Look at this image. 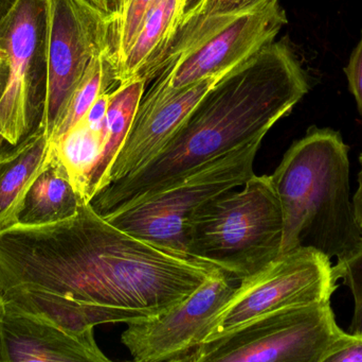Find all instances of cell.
Here are the masks:
<instances>
[{
    "instance_id": "6da1fadb",
    "label": "cell",
    "mask_w": 362,
    "mask_h": 362,
    "mask_svg": "<svg viewBox=\"0 0 362 362\" xmlns=\"http://www.w3.org/2000/svg\"><path fill=\"white\" fill-rule=\"evenodd\" d=\"M217 268L148 244L84 202L74 216L0 231V298L66 329L151 320Z\"/></svg>"
},
{
    "instance_id": "7a4b0ae2",
    "label": "cell",
    "mask_w": 362,
    "mask_h": 362,
    "mask_svg": "<svg viewBox=\"0 0 362 362\" xmlns=\"http://www.w3.org/2000/svg\"><path fill=\"white\" fill-rule=\"evenodd\" d=\"M310 87V76L291 44L286 40L272 43L223 74L154 159L100 191L89 203L107 216L265 137Z\"/></svg>"
},
{
    "instance_id": "3957f363",
    "label": "cell",
    "mask_w": 362,
    "mask_h": 362,
    "mask_svg": "<svg viewBox=\"0 0 362 362\" xmlns=\"http://www.w3.org/2000/svg\"><path fill=\"white\" fill-rule=\"evenodd\" d=\"M283 216L281 254L310 248L344 259L362 239L351 199L349 147L341 134L313 125L272 174Z\"/></svg>"
},
{
    "instance_id": "277c9868",
    "label": "cell",
    "mask_w": 362,
    "mask_h": 362,
    "mask_svg": "<svg viewBox=\"0 0 362 362\" xmlns=\"http://www.w3.org/2000/svg\"><path fill=\"white\" fill-rule=\"evenodd\" d=\"M283 216L272 176L253 174L198 208L187 223V256L242 281L281 254Z\"/></svg>"
},
{
    "instance_id": "5b68a950",
    "label": "cell",
    "mask_w": 362,
    "mask_h": 362,
    "mask_svg": "<svg viewBox=\"0 0 362 362\" xmlns=\"http://www.w3.org/2000/svg\"><path fill=\"white\" fill-rule=\"evenodd\" d=\"M263 140L255 138L209 162L180 182L104 218L148 244L187 257V221L206 202L243 186L255 174L253 164Z\"/></svg>"
},
{
    "instance_id": "8992f818",
    "label": "cell",
    "mask_w": 362,
    "mask_h": 362,
    "mask_svg": "<svg viewBox=\"0 0 362 362\" xmlns=\"http://www.w3.org/2000/svg\"><path fill=\"white\" fill-rule=\"evenodd\" d=\"M47 0H17L0 21L8 81L0 100V159L45 125L48 99Z\"/></svg>"
},
{
    "instance_id": "52a82bcc",
    "label": "cell",
    "mask_w": 362,
    "mask_h": 362,
    "mask_svg": "<svg viewBox=\"0 0 362 362\" xmlns=\"http://www.w3.org/2000/svg\"><path fill=\"white\" fill-rule=\"evenodd\" d=\"M340 332L331 301L293 306L204 342L187 362H322Z\"/></svg>"
},
{
    "instance_id": "ba28073f",
    "label": "cell",
    "mask_w": 362,
    "mask_h": 362,
    "mask_svg": "<svg viewBox=\"0 0 362 362\" xmlns=\"http://www.w3.org/2000/svg\"><path fill=\"white\" fill-rule=\"evenodd\" d=\"M287 21L279 0H259L170 62L144 91L137 111L146 110L204 79L227 74L274 43Z\"/></svg>"
},
{
    "instance_id": "9c48e42d",
    "label": "cell",
    "mask_w": 362,
    "mask_h": 362,
    "mask_svg": "<svg viewBox=\"0 0 362 362\" xmlns=\"http://www.w3.org/2000/svg\"><path fill=\"white\" fill-rule=\"evenodd\" d=\"M331 259L310 248L282 253L240 281L213 323L204 342L276 310L331 301L336 289Z\"/></svg>"
},
{
    "instance_id": "30bf717a",
    "label": "cell",
    "mask_w": 362,
    "mask_h": 362,
    "mask_svg": "<svg viewBox=\"0 0 362 362\" xmlns=\"http://www.w3.org/2000/svg\"><path fill=\"white\" fill-rule=\"evenodd\" d=\"M47 4L48 99L44 123L51 138L93 60L110 53L118 64V30L117 23L86 0Z\"/></svg>"
},
{
    "instance_id": "8fae6325",
    "label": "cell",
    "mask_w": 362,
    "mask_h": 362,
    "mask_svg": "<svg viewBox=\"0 0 362 362\" xmlns=\"http://www.w3.org/2000/svg\"><path fill=\"white\" fill-rule=\"evenodd\" d=\"M235 287L215 269L189 297L151 320L129 323L121 342L137 362H187Z\"/></svg>"
},
{
    "instance_id": "7c38bea8",
    "label": "cell",
    "mask_w": 362,
    "mask_h": 362,
    "mask_svg": "<svg viewBox=\"0 0 362 362\" xmlns=\"http://www.w3.org/2000/svg\"><path fill=\"white\" fill-rule=\"evenodd\" d=\"M106 361L95 329H66L0 300V362Z\"/></svg>"
},
{
    "instance_id": "4fadbf2b",
    "label": "cell",
    "mask_w": 362,
    "mask_h": 362,
    "mask_svg": "<svg viewBox=\"0 0 362 362\" xmlns=\"http://www.w3.org/2000/svg\"><path fill=\"white\" fill-rule=\"evenodd\" d=\"M223 76L204 79L146 110L137 111L129 135L108 172L106 187L154 159L196 104Z\"/></svg>"
},
{
    "instance_id": "5bb4252c",
    "label": "cell",
    "mask_w": 362,
    "mask_h": 362,
    "mask_svg": "<svg viewBox=\"0 0 362 362\" xmlns=\"http://www.w3.org/2000/svg\"><path fill=\"white\" fill-rule=\"evenodd\" d=\"M112 89L102 94L82 120L52 142L53 151L67 170L84 202L97 193V179L105 146V125Z\"/></svg>"
},
{
    "instance_id": "9a60e30c",
    "label": "cell",
    "mask_w": 362,
    "mask_h": 362,
    "mask_svg": "<svg viewBox=\"0 0 362 362\" xmlns=\"http://www.w3.org/2000/svg\"><path fill=\"white\" fill-rule=\"evenodd\" d=\"M84 203L68 176L67 170L55 154L34 179L25 193L15 225L40 227L74 216Z\"/></svg>"
},
{
    "instance_id": "2e32d148",
    "label": "cell",
    "mask_w": 362,
    "mask_h": 362,
    "mask_svg": "<svg viewBox=\"0 0 362 362\" xmlns=\"http://www.w3.org/2000/svg\"><path fill=\"white\" fill-rule=\"evenodd\" d=\"M51 153L52 142L42 125L21 146L0 159V231L15 225L25 193L48 163Z\"/></svg>"
},
{
    "instance_id": "e0dca14e",
    "label": "cell",
    "mask_w": 362,
    "mask_h": 362,
    "mask_svg": "<svg viewBox=\"0 0 362 362\" xmlns=\"http://www.w3.org/2000/svg\"><path fill=\"white\" fill-rule=\"evenodd\" d=\"M259 0H204L202 6L185 21L172 30L167 40L152 55L150 64L156 69L187 50L196 40L225 25L236 14L255 6Z\"/></svg>"
},
{
    "instance_id": "ac0fdd59",
    "label": "cell",
    "mask_w": 362,
    "mask_h": 362,
    "mask_svg": "<svg viewBox=\"0 0 362 362\" xmlns=\"http://www.w3.org/2000/svg\"><path fill=\"white\" fill-rule=\"evenodd\" d=\"M146 80L133 78L120 83L110 94L105 125V146L97 179V193L106 187V179L133 125L146 91Z\"/></svg>"
},
{
    "instance_id": "d6986e66",
    "label": "cell",
    "mask_w": 362,
    "mask_h": 362,
    "mask_svg": "<svg viewBox=\"0 0 362 362\" xmlns=\"http://www.w3.org/2000/svg\"><path fill=\"white\" fill-rule=\"evenodd\" d=\"M180 0H161L144 19L129 48L117 66L118 84L136 76L140 68L158 50L177 23Z\"/></svg>"
},
{
    "instance_id": "ffe728a7",
    "label": "cell",
    "mask_w": 362,
    "mask_h": 362,
    "mask_svg": "<svg viewBox=\"0 0 362 362\" xmlns=\"http://www.w3.org/2000/svg\"><path fill=\"white\" fill-rule=\"evenodd\" d=\"M117 81V60L110 53L93 60L86 74L74 91L63 117L51 136V142H57L88 113L98 98L112 89Z\"/></svg>"
},
{
    "instance_id": "44dd1931",
    "label": "cell",
    "mask_w": 362,
    "mask_h": 362,
    "mask_svg": "<svg viewBox=\"0 0 362 362\" xmlns=\"http://www.w3.org/2000/svg\"><path fill=\"white\" fill-rule=\"evenodd\" d=\"M336 282L344 281L354 298V314L350 333L362 334V239L357 248L333 266Z\"/></svg>"
},
{
    "instance_id": "7402d4cb",
    "label": "cell",
    "mask_w": 362,
    "mask_h": 362,
    "mask_svg": "<svg viewBox=\"0 0 362 362\" xmlns=\"http://www.w3.org/2000/svg\"><path fill=\"white\" fill-rule=\"evenodd\" d=\"M161 0H127L118 21V63L127 55L148 13ZM118 66V64H117Z\"/></svg>"
},
{
    "instance_id": "603a6c76",
    "label": "cell",
    "mask_w": 362,
    "mask_h": 362,
    "mask_svg": "<svg viewBox=\"0 0 362 362\" xmlns=\"http://www.w3.org/2000/svg\"><path fill=\"white\" fill-rule=\"evenodd\" d=\"M322 362H362V334H338L327 349Z\"/></svg>"
},
{
    "instance_id": "cb8c5ba5",
    "label": "cell",
    "mask_w": 362,
    "mask_h": 362,
    "mask_svg": "<svg viewBox=\"0 0 362 362\" xmlns=\"http://www.w3.org/2000/svg\"><path fill=\"white\" fill-rule=\"evenodd\" d=\"M351 93L356 100L357 108L362 117V34L361 40L351 55L348 66L344 68Z\"/></svg>"
},
{
    "instance_id": "d4e9b609",
    "label": "cell",
    "mask_w": 362,
    "mask_h": 362,
    "mask_svg": "<svg viewBox=\"0 0 362 362\" xmlns=\"http://www.w3.org/2000/svg\"><path fill=\"white\" fill-rule=\"evenodd\" d=\"M86 1L101 12L104 16L117 23L118 26L119 19L124 9L125 0H86Z\"/></svg>"
},
{
    "instance_id": "484cf974",
    "label": "cell",
    "mask_w": 362,
    "mask_h": 362,
    "mask_svg": "<svg viewBox=\"0 0 362 362\" xmlns=\"http://www.w3.org/2000/svg\"><path fill=\"white\" fill-rule=\"evenodd\" d=\"M204 1V0H180V15H178L177 23H176L175 27L178 23H180L181 21L189 18V17L202 6Z\"/></svg>"
},
{
    "instance_id": "4316f807",
    "label": "cell",
    "mask_w": 362,
    "mask_h": 362,
    "mask_svg": "<svg viewBox=\"0 0 362 362\" xmlns=\"http://www.w3.org/2000/svg\"><path fill=\"white\" fill-rule=\"evenodd\" d=\"M359 163H361V171L358 174V188L353 197V204H354L357 221L362 229V152L359 155Z\"/></svg>"
},
{
    "instance_id": "83f0119b",
    "label": "cell",
    "mask_w": 362,
    "mask_h": 362,
    "mask_svg": "<svg viewBox=\"0 0 362 362\" xmlns=\"http://www.w3.org/2000/svg\"><path fill=\"white\" fill-rule=\"evenodd\" d=\"M8 81V60H0V100L6 91Z\"/></svg>"
},
{
    "instance_id": "f1b7e54d",
    "label": "cell",
    "mask_w": 362,
    "mask_h": 362,
    "mask_svg": "<svg viewBox=\"0 0 362 362\" xmlns=\"http://www.w3.org/2000/svg\"><path fill=\"white\" fill-rule=\"evenodd\" d=\"M16 1L17 0H0V21L10 12Z\"/></svg>"
},
{
    "instance_id": "f546056e",
    "label": "cell",
    "mask_w": 362,
    "mask_h": 362,
    "mask_svg": "<svg viewBox=\"0 0 362 362\" xmlns=\"http://www.w3.org/2000/svg\"><path fill=\"white\" fill-rule=\"evenodd\" d=\"M6 57H8V55H6V49L0 44V60H4L6 59Z\"/></svg>"
},
{
    "instance_id": "4dcf8cb0",
    "label": "cell",
    "mask_w": 362,
    "mask_h": 362,
    "mask_svg": "<svg viewBox=\"0 0 362 362\" xmlns=\"http://www.w3.org/2000/svg\"><path fill=\"white\" fill-rule=\"evenodd\" d=\"M125 2H127V0H125ZM124 6H125V4H124Z\"/></svg>"
},
{
    "instance_id": "1f68e13d",
    "label": "cell",
    "mask_w": 362,
    "mask_h": 362,
    "mask_svg": "<svg viewBox=\"0 0 362 362\" xmlns=\"http://www.w3.org/2000/svg\"><path fill=\"white\" fill-rule=\"evenodd\" d=\"M0 300H1V299H0Z\"/></svg>"
}]
</instances>
